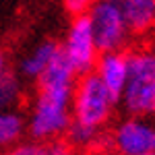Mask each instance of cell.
I'll use <instances>...</instances> for the list:
<instances>
[{
  "mask_svg": "<svg viewBox=\"0 0 155 155\" xmlns=\"http://www.w3.org/2000/svg\"><path fill=\"white\" fill-rule=\"evenodd\" d=\"M87 19H89L91 33H93V39H95V46L99 52L122 50L126 46V41L130 37V29L112 2L97 0L87 11Z\"/></svg>",
  "mask_w": 155,
  "mask_h": 155,
  "instance_id": "4",
  "label": "cell"
},
{
  "mask_svg": "<svg viewBox=\"0 0 155 155\" xmlns=\"http://www.w3.org/2000/svg\"><path fill=\"white\" fill-rule=\"evenodd\" d=\"M6 74V54L0 50V77Z\"/></svg>",
  "mask_w": 155,
  "mask_h": 155,
  "instance_id": "15",
  "label": "cell"
},
{
  "mask_svg": "<svg viewBox=\"0 0 155 155\" xmlns=\"http://www.w3.org/2000/svg\"><path fill=\"white\" fill-rule=\"evenodd\" d=\"M27 130L25 116L15 110H0V155L17 147Z\"/></svg>",
  "mask_w": 155,
  "mask_h": 155,
  "instance_id": "9",
  "label": "cell"
},
{
  "mask_svg": "<svg viewBox=\"0 0 155 155\" xmlns=\"http://www.w3.org/2000/svg\"><path fill=\"white\" fill-rule=\"evenodd\" d=\"M116 104H118V97L99 81L95 72H85L74 83L71 101V124L101 132V128L112 118Z\"/></svg>",
  "mask_w": 155,
  "mask_h": 155,
  "instance_id": "2",
  "label": "cell"
},
{
  "mask_svg": "<svg viewBox=\"0 0 155 155\" xmlns=\"http://www.w3.org/2000/svg\"><path fill=\"white\" fill-rule=\"evenodd\" d=\"M21 104V83L12 77H0V110H15Z\"/></svg>",
  "mask_w": 155,
  "mask_h": 155,
  "instance_id": "11",
  "label": "cell"
},
{
  "mask_svg": "<svg viewBox=\"0 0 155 155\" xmlns=\"http://www.w3.org/2000/svg\"><path fill=\"white\" fill-rule=\"evenodd\" d=\"M46 155H77V149L72 143H64V141H48V145H44Z\"/></svg>",
  "mask_w": 155,
  "mask_h": 155,
  "instance_id": "12",
  "label": "cell"
},
{
  "mask_svg": "<svg viewBox=\"0 0 155 155\" xmlns=\"http://www.w3.org/2000/svg\"><path fill=\"white\" fill-rule=\"evenodd\" d=\"M95 2L97 0H62V6L71 12L72 17H77V15H87V11Z\"/></svg>",
  "mask_w": 155,
  "mask_h": 155,
  "instance_id": "13",
  "label": "cell"
},
{
  "mask_svg": "<svg viewBox=\"0 0 155 155\" xmlns=\"http://www.w3.org/2000/svg\"><path fill=\"white\" fill-rule=\"evenodd\" d=\"M112 147L120 155H145L155 151V122L149 116H128L112 132Z\"/></svg>",
  "mask_w": 155,
  "mask_h": 155,
  "instance_id": "6",
  "label": "cell"
},
{
  "mask_svg": "<svg viewBox=\"0 0 155 155\" xmlns=\"http://www.w3.org/2000/svg\"><path fill=\"white\" fill-rule=\"evenodd\" d=\"M2 155H46V151H44V145L27 143V145H17V147H12L11 151H6Z\"/></svg>",
  "mask_w": 155,
  "mask_h": 155,
  "instance_id": "14",
  "label": "cell"
},
{
  "mask_svg": "<svg viewBox=\"0 0 155 155\" xmlns=\"http://www.w3.org/2000/svg\"><path fill=\"white\" fill-rule=\"evenodd\" d=\"M93 72L114 95L120 97L122 87L126 83V74H128V54H124L122 50L99 52Z\"/></svg>",
  "mask_w": 155,
  "mask_h": 155,
  "instance_id": "7",
  "label": "cell"
},
{
  "mask_svg": "<svg viewBox=\"0 0 155 155\" xmlns=\"http://www.w3.org/2000/svg\"><path fill=\"white\" fill-rule=\"evenodd\" d=\"M122 15L130 33H147L155 27V0H107Z\"/></svg>",
  "mask_w": 155,
  "mask_h": 155,
  "instance_id": "8",
  "label": "cell"
},
{
  "mask_svg": "<svg viewBox=\"0 0 155 155\" xmlns=\"http://www.w3.org/2000/svg\"><path fill=\"white\" fill-rule=\"evenodd\" d=\"M118 101L130 116L155 114V48H137L128 54V74Z\"/></svg>",
  "mask_w": 155,
  "mask_h": 155,
  "instance_id": "3",
  "label": "cell"
},
{
  "mask_svg": "<svg viewBox=\"0 0 155 155\" xmlns=\"http://www.w3.org/2000/svg\"><path fill=\"white\" fill-rule=\"evenodd\" d=\"M145 155H155V151H153V153H145Z\"/></svg>",
  "mask_w": 155,
  "mask_h": 155,
  "instance_id": "16",
  "label": "cell"
},
{
  "mask_svg": "<svg viewBox=\"0 0 155 155\" xmlns=\"http://www.w3.org/2000/svg\"><path fill=\"white\" fill-rule=\"evenodd\" d=\"M60 54L64 56V60L72 66V71L77 74H85V72L93 71L99 50L95 46L87 15H77L72 19L71 27L64 35V41L60 46Z\"/></svg>",
  "mask_w": 155,
  "mask_h": 155,
  "instance_id": "5",
  "label": "cell"
},
{
  "mask_svg": "<svg viewBox=\"0 0 155 155\" xmlns=\"http://www.w3.org/2000/svg\"><path fill=\"white\" fill-rule=\"evenodd\" d=\"M74 83L77 72L58 52L48 68L37 77V95L27 120V128L35 141H54L68 130Z\"/></svg>",
  "mask_w": 155,
  "mask_h": 155,
  "instance_id": "1",
  "label": "cell"
},
{
  "mask_svg": "<svg viewBox=\"0 0 155 155\" xmlns=\"http://www.w3.org/2000/svg\"><path fill=\"white\" fill-rule=\"evenodd\" d=\"M60 46L56 41H44L37 48H33L21 62V72L27 79H37L41 72L48 68V64L58 56Z\"/></svg>",
  "mask_w": 155,
  "mask_h": 155,
  "instance_id": "10",
  "label": "cell"
}]
</instances>
